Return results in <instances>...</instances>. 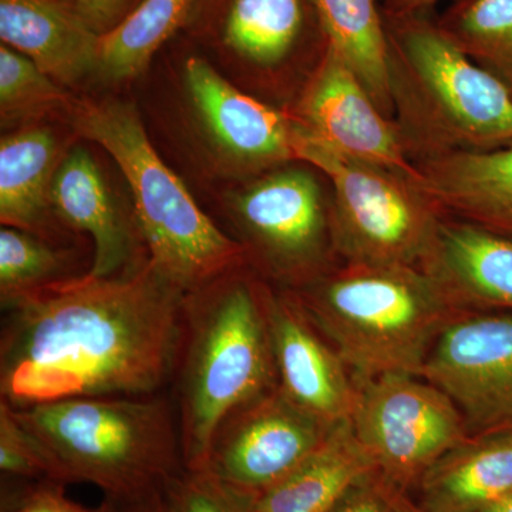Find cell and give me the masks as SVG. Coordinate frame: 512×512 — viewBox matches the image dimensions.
I'll list each match as a JSON object with an SVG mask.
<instances>
[{
  "mask_svg": "<svg viewBox=\"0 0 512 512\" xmlns=\"http://www.w3.org/2000/svg\"><path fill=\"white\" fill-rule=\"evenodd\" d=\"M420 269L458 311L512 312V238L441 215Z\"/></svg>",
  "mask_w": 512,
  "mask_h": 512,
  "instance_id": "2e32d148",
  "label": "cell"
},
{
  "mask_svg": "<svg viewBox=\"0 0 512 512\" xmlns=\"http://www.w3.org/2000/svg\"><path fill=\"white\" fill-rule=\"evenodd\" d=\"M50 204L63 227L92 239L87 275L120 278L137 274L147 265V248L136 218L120 207L89 151L76 147L64 154L53 178Z\"/></svg>",
  "mask_w": 512,
  "mask_h": 512,
  "instance_id": "9a60e30c",
  "label": "cell"
},
{
  "mask_svg": "<svg viewBox=\"0 0 512 512\" xmlns=\"http://www.w3.org/2000/svg\"><path fill=\"white\" fill-rule=\"evenodd\" d=\"M291 292L353 379L420 376L441 332L461 315L414 266L343 264Z\"/></svg>",
  "mask_w": 512,
  "mask_h": 512,
  "instance_id": "5b68a950",
  "label": "cell"
},
{
  "mask_svg": "<svg viewBox=\"0 0 512 512\" xmlns=\"http://www.w3.org/2000/svg\"><path fill=\"white\" fill-rule=\"evenodd\" d=\"M163 495L168 512H254V498L204 470L184 468L164 484Z\"/></svg>",
  "mask_w": 512,
  "mask_h": 512,
  "instance_id": "83f0119b",
  "label": "cell"
},
{
  "mask_svg": "<svg viewBox=\"0 0 512 512\" xmlns=\"http://www.w3.org/2000/svg\"><path fill=\"white\" fill-rule=\"evenodd\" d=\"M244 269L185 295L170 389L187 470L204 468L229 414L278 386L268 284Z\"/></svg>",
  "mask_w": 512,
  "mask_h": 512,
  "instance_id": "7a4b0ae2",
  "label": "cell"
},
{
  "mask_svg": "<svg viewBox=\"0 0 512 512\" xmlns=\"http://www.w3.org/2000/svg\"><path fill=\"white\" fill-rule=\"evenodd\" d=\"M384 15H416L440 0H383Z\"/></svg>",
  "mask_w": 512,
  "mask_h": 512,
  "instance_id": "836d02e7",
  "label": "cell"
},
{
  "mask_svg": "<svg viewBox=\"0 0 512 512\" xmlns=\"http://www.w3.org/2000/svg\"><path fill=\"white\" fill-rule=\"evenodd\" d=\"M326 45L346 63L387 119L394 121L389 45L379 0H311Z\"/></svg>",
  "mask_w": 512,
  "mask_h": 512,
  "instance_id": "7402d4cb",
  "label": "cell"
},
{
  "mask_svg": "<svg viewBox=\"0 0 512 512\" xmlns=\"http://www.w3.org/2000/svg\"><path fill=\"white\" fill-rule=\"evenodd\" d=\"M0 471L8 480L53 481L42 451L5 400H0Z\"/></svg>",
  "mask_w": 512,
  "mask_h": 512,
  "instance_id": "f1b7e54d",
  "label": "cell"
},
{
  "mask_svg": "<svg viewBox=\"0 0 512 512\" xmlns=\"http://www.w3.org/2000/svg\"><path fill=\"white\" fill-rule=\"evenodd\" d=\"M352 426L384 483L407 493L470 437L453 400L423 377L387 373L355 380Z\"/></svg>",
  "mask_w": 512,
  "mask_h": 512,
  "instance_id": "9c48e42d",
  "label": "cell"
},
{
  "mask_svg": "<svg viewBox=\"0 0 512 512\" xmlns=\"http://www.w3.org/2000/svg\"><path fill=\"white\" fill-rule=\"evenodd\" d=\"M421 377L453 400L470 436L512 431V315H458L434 343Z\"/></svg>",
  "mask_w": 512,
  "mask_h": 512,
  "instance_id": "8fae6325",
  "label": "cell"
},
{
  "mask_svg": "<svg viewBox=\"0 0 512 512\" xmlns=\"http://www.w3.org/2000/svg\"><path fill=\"white\" fill-rule=\"evenodd\" d=\"M313 170L312 165L274 168L248 185L232 204L248 264L284 284L285 291L325 274L336 256L330 195L323 194Z\"/></svg>",
  "mask_w": 512,
  "mask_h": 512,
  "instance_id": "ba28073f",
  "label": "cell"
},
{
  "mask_svg": "<svg viewBox=\"0 0 512 512\" xmlns=\"http://www.w3.org/2000/svg\"><path fill=\"white\" fill-rule=\"evenodd\" d=\"M306 137L340 156L379 165L416 183L399 128L376 106L348 63L326 45L292 116Z\"/></svg>",
  "mask_w": 512,
  "mask_h": 512,
  "instance_id": "7c38bea8",
  "label": "cell"
},
{
  "mask_svg": "<svg viewBox=\"0 0 512 512\" xmlns=\"http://www.w3.org/2000/svg\"><path fill=\"white\" fill-rule=\"evenodd\" d=\"M426 512H480L512 493V431L470 436L419 483Z\"/></svg>",
  "mask_w": 512,
  "mask_h": 512,
  "instance_id": "ffe728a7",
  "label": "cell"
},
{
  "mask_svg": "<svg viewBox=\"0 0 512 512\" xmlns=\"http://www.w3.org/2000/svg\"><path fill=\"white\" fill-rule=\"evenodd\" d=\"M373 474H379L375 461L357 439L352 421H340L311 456L254 498V512H329Z\"/></svg>",
  "mask_w": 512,
  "mask_h": 512,
  "instance_id": "d6986e66",
  "label": "cell"
},
{
  "mask_svg": "<svg viewBox=\"0 0 512 512\" xmlns=\"http://www.w3.org/2000/svg\"><path fill=\"white\" fill-rule=\"evenodd\" d=\"M296 156L329 180L330 225L338 258L346 264L420 268L441 214L413 181L340 156L306 137L298 124Z\"/></svg>",
  "mask_w": 512,
  "mask_h": 512,
  "instance_id": "52a82bcc",
  "label": "cell"
},
{
  "mask_svg": "<svg viewBox=\"0 0 512 512\" xmlns=\"http://www.w3.org/2000/svg\"><path fill=\"white\" fill-rule=\"evenodd\" d=\"M94 30L103 36L119 25L136 6V0H60Z\"/></svg>",
  "mask_w": 512,
  "mask_h": 512,
  "instance_id": "4dcf8cb0",
  "label": "cell"
},
{
  "mask_svg": "<svg viewBox=\"0 0 512 512\" xmlns=\"http://www.w3.org/2000/svg\"><path fill=\"white\" fill-rule=\"evenodd\" d=\"M417 188L444 217L512 238V143L414 163Z\"/></svg>",
  "mask_w": 512,
  "mask_h": 512,
  "instance_id": "e0dca14e",
  "label": "cell"
},
{
  "mask_svg": "<svg viewBox=\"0 0 512 512\" xmlns=\"http://www.w3.org/2000/svg\"><path fill=\"white\" fill-rule=\"evenodd\" d=\"M0 39L57 83L97 73L101 36L60 0H0Z\"/></svg>",
  "mask_w": 512,
  "mask_h": 512,
  "instance_id": "ac0fdd59",
  "label": "cell"
},
{
  "mask_svg": "<svg viewBox=\"0 0 512 512\" xmlns=\"http://www.w3.org/2000/svg\"><path fill=\"white\" fill-rule=\"evenodd\" d=\"M437 25L512 92V0H460Z\"/></svg>",
  "mask_w": 512,
  "mask_h": 512,
  "instance_id": "d4e9b609",
  "label": "cell"
},
{
  "mask_svg": "<svg viewBox=\"0 0 512 512\" xmlns=\"http://www.w3.org/2000/svg\"><path fill=\"white\" fill-rule=\"evenodd\" d=\"M185 295L147 262L137 274H84L2 306V400L23 409L73 397L165 392Z\"/></svg>",
  "mask_w": 512,
  "mask_h": 512,
  "instance_id": "6da1fadb",
  "label": "cell"
},
{
  "mask_svg": "<svg viewBox=\"0 0 512 512\" xmlns=\"http://www.w3.org/2000/svg\"><path fill=\"white\" fill-rule=\"evenodd\" d=\"M394 123L413 163L512 143V92L439 28L384 15Z\"/></svg>",
  "mask_w": 512,
  "mask_h": 512,
  "instance_id": "3957f363",
  "label": "cell"
},
{
  "mask_svg": "<svg viewBox=\"0 0 512 512\" xmlns=\"http://www.w3.org/2000/svg\"><path fill=\"white\" fill-rule=\"evenodd\" d=\"M103 512H168L165 505L163 488L130 498L106 497L101 504Z\"/></svg>",
  "mask_w": 512,
  "mask_h": 512,
  "instance_id": "d6a6232c",
  "label": "cell"
},
{
  "mask_svg": "<svg viewBox=\"0 0 512 512\" xmlns=\"http://www.w3.org/2000/svg\"><path fill=\"white\" fill-rule=\"evenodd\" d=\"M62 84L47 76L29 57L0 46V116L3 124L32 121L72 107Z\"/></svg>",
  "mask_w": 512,
  "mask_h": 512,
  "instance_id": "4316f807",
  "label": "cell"
},
{
  "mask_svg": "<svg viewBox=\"0 0 512 512\" xmlns=\"http://www.w3.org/2000/svg\"><path fill=\"white\" fill-rule=\"evenodd\" d=\"M184 76L192 106L225 156L248 170L298 160L292 116L242 93L200 57L187 60Z\"/></svg>",
  "mask_w": 512,
  "mask_h": 512,
  "instance_id": "5bb4252c",
  "label": "cell"
},
{
  "mask_svg": "<svg viewBox=\"0 0 512 512\" xmlns=\"http://www.w3.org/2000/svg\"><path fill=\"white\" fill-rule=\"evenodd\" d=\"M332 427L276 386L222 421L202 470L256 498L311 456Z\"/></svg>",
  "mask_w": 512,
  "mask_h": 512,
  "instance_id": "30bf717a",
  "label": "cell"
},
{
  "mask_svg": "<svg viewBox=\"0 0 512 512\" xmlns=\"http://www.w3.org/2000/svg\"><path fill=\"white\" fill-rule=\"evenodd\" d=\"M278 387L305 412L335 426L352 419L357 384L346 363L291 292L266 293Z\"/></svg>",
  "mask_w": 512,
  "mask_h": 512,
  "instance_id": "4fadbf2b",
  "label": "cell"
},
{
  "mask_svg": "<svg viewBox=\"0 0 512 512\" xmlns=\"http://www.w3.org/2000/svg\"><path fill=\"white\" fill-rule=\"evenodd\" d=\"M53 131L29 126L0 141V221L47 239L52 234L50 191L60 164ZM56 217V215H55Z\"/></svg>",
  "mask_w": 512,
  "mask_h": 512,
  "instance_id": "44dd1931",
  "label": "cell"
},
{
  "mask_svg": "<svg viewBox=\"0 0 512 512\" xmlns=\"http://www.w3.org/2000/svg\"><path fill=\"white\" fill-rule=\"evenodd\" d=\"M480 512H512V493L498 498L494 503L488 504Z\"/></svg>",
  "mask_w": 512,
  "mask_h": 512,
  "instance_id": "d590c367",
  "label": "cell"
},
{
  "mask_svg": "<svg viewBox=\"0 0 512 512\" xmlns=\"http://www.w3.org/2000/svg\"><path fill=\"white\" fill-rule=\"evenodd\" d=\"M305 26V0H225L218 36L241 59L275 66L291 55Z\"/></svg>",
  "mask_w": 512,
  "mask_h": 512,
  "instance_id": "603a6c76",
  "label": "cell"
},
{
  "mask_svg": "<svg viewBox=\"0 0 512 512\" xmlns=\"http://www.w3.org/2000/svg\"><path fill=\"white\" fill-rule=\"evenodd\" d=\"M12 409L56 483L92 484L106 497L130 498L160 490L185 468L173 397L165 392Z\"/></svg>",
  "mask_w": 512,
  "mask_h": 512,
  "instance_id": "277c9868",
  "label": "cell"
},
{
  "mask_svg": "<svg viewBox=\"0 0 512 512\" xmlns=\"http://www.w3.org/2000/svg\"><path fill=\"white\" fill-rule=\"evenodd\" d=\"M77 133L113 157L133 195L148 262L185 293L248 265L247 252L221 231L158 156L136 107L126 101L72 104Z\"/></svg>",
  "mask_w": 512,
  "mask_h": 512,
  "instance_id": "8992f818",
  "label": "cell"
},
{
  "mask_svg": "<svg viewBox=\"0 0 512 512\" xmlns=\"http://www.w3.org/2000/svg\"><path fill=\"white\" fill-rule=\"evenodd\" d=\"M389 493L394 512H426L419 504L413 503L407 493L396 490V488L390 487V485Z\"/></svg>",
  "mask_w": 512,
  "mask_h": 512,
  "instance_id": "e575fe53",
  "label": "cell"
},
{
  "mask_svg": "<svg viewBox=\"0 0 512 512\" xmlns=\"http://www.w3.org/2000/svg\"><path fill=\"white\" fill-rule=\"evenodd\" d=\"M197 0H138L100 39L97 73L109 82L140 76L161 46L183 26Z\"/></svg>",
  "mask_w": 512,
  "mask_h": 512,
  "instance_id": "cb8c5ba5",
  "label": "cell"
},
{
  "mask_svg": "<svg viewBox=\"0 0 512 512\" xmlns=\"http://www.w3.org/2000/svg\"><path fill=\"white\" fill-rule=\"evenodd\" d=\"M66 256L39 235L0 229V301L2 306L74 279L66 275Z\"/></svg>",
  "mask_w": 512,
  "mask_h": 512,
  "instance_id": "484cf974",
  "label": "cell"
},
{
  "mask_svg": "<svg viewBox=\"0 0 512 512\" xmlns=\"http://www.w3.org/2000/svg\"><path fill=\"white\" fill-rule=\"evenodd\" d=\"M329 512H394L389 484L373 474L353 487Z\"/></svg>",
  "mask_w": 512,
  "mask_h": 512,
  "instance_id": "1f68e13d",
  "label": "cell"
},
{
  "mask_svg": "<svg viewBox=\"0 0 512 512\" xmlns=\"http://www.w3.org/2000/svg\"><path fill=\"white\" fill-rule=\"evenodd\" d=\"M3 512H103L74 503L64 494V485L56 481H33L28 487L8 494Z\"/></svg>",
  "mask_w": 512,
  "mask_h": 512,
  "instance_id": "f546056e",
  "label": "cell"
}]
</instances>
